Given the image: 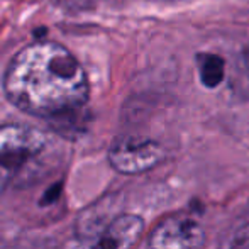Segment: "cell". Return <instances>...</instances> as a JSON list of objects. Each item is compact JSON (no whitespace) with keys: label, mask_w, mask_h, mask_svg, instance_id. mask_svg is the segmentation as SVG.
I'll return each instance as SVG.
<instances>
[{"label":"cell","mask_w":249,"mask_h":249,"mask_svg":"<svg viewBox=\"0 0 249 249\" xmlns=\"http://www.w3.org/2000/svg\"><path fill=\"white\" fill-rule=\"evenodd\" d=\"M200 82L207 89H217L226 78V61L213 53H200L197 56Z\"/></svg>","instance_id":"8992f818"},{"label":"cell","mask_w":249,"mask_h":249,"mask_svg":"<svg viewBox=\"0 0 249 249\" xmlns=\"http://www.w3.org/2000/svg\"><path fill=\"white\" fill-rule=\"evenodd\" d=\"M231 89L234 95L239 99H249V46L244 48L237 59L232 80H231Z\"/></svg>","instance_id":"52a82bcc"},{"label":"cell","mask_w":249,"mask_h":249,"mask_svg":"<svg viewBox=\"0 0 249 249\" xmlns=\"http://www.w3.org/2000/svg\"><path fill=\"white\" fill-rule=\"evenodd\" d=\"M51 148L46 132L31 125H0V197L26 171L33 170Z\"/></svg>","instance_id":"7a4b0ae2"},{"label":"cell","mask_w":249,"mask_h":249,"mask_svg":"<svg viewBox=\"0 0 249 249\" xmlns=\"http://www.w3.org/2000/svg\"><path fill=\"white\" fill-rule=\"evenodd\" d=\"M144 232V220L134 213H122L115 217L93 249H132Z\"/></svg>","instance_id":"5b68a950"},{"label":"cell","mask_w":249,"mask_h":249,"mask_svg":"<svg viewBox=\"0 0 249 249\" xmlns=\"http://www.w3.org/2000/svg\"><path fill=\"white\" fill-rule=\"evenodd\" d=\"M248 244H249V213L246 219L241 222V226H237L236 231L227 236V239L222 243V249H243Z\"/></svg>","instance_id":"ba28073f"},{"label":"cell","mask_w":249,"mask_h":249,"mask_svg":"<svg viewBox=\"0 0 249 249\" xmlns=\"http://www.w3.org/2000/svg\"><path fill=\"white\" fill-rule=\"evenodd\" d=\"M164 149L158 141L144 136H121L108 149V163L122 175H139L163 161Z\"/></svg>","instance_id":"3957f363"},{"label":"cell","mask_w":249,"mask_h":249,"mask_svg":"<svg viewBox=\"0 0 249 249\" xmlns=\"http://www.w3.org/2000/svg\"><path fill=\"white\" fill-rule=\"evenodd\" d=\"M205 229L187 213H175L163 219L148 237L146 249H202Z\"/></svg>","instance_id":"277c9868"},{"label":"cell","mask_w":249,"mask_h":249,"mask_svg":"<svg viewBox=\"0 0 249 249\" xmlns=\"http://www.w3.org/2000/svg\"><path fill=\"white\" fill-rule=\"evenodd\" d=\"M3 92L19 110L54 119L80 110L89 102L90 83L68 48L54 41H37L9 63Z\"/></svg>","instance_id":"6da1fadb"}]
</instances>
